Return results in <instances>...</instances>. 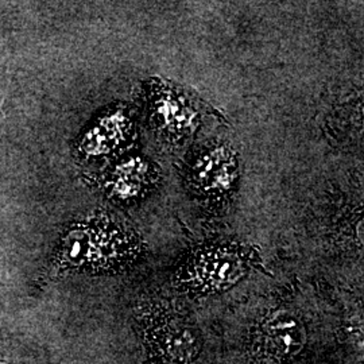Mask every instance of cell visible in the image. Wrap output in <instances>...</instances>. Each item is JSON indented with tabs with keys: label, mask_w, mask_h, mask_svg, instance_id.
<instances>
[{
	"label": "cell",
	"mask_w": 364,
	"mask_h": 364,
	"mask_svg": "<svg viewBox=\"0 0 364 364\" xmlns=\"http://www.w3.org/2000/svg\"><path fill=\"white\" fill-rule=\"evenodd\" d=\"M142 251L139 237L109 215L99 213L70 224L55 250L53 269L103 270L134 259Z\"/></svg>",
	"instance_id": "6da1fadb"
},
{
	"label": "cell",
	"mask_w": 364,
	"mask_h": 364,
	"mask_svg": "<svg viewBox=\"0 0 364 364\" xmlns=\"http://www.w3.org/2000/svg\"><path fill=\"white\" fill-rule=\"evenodd\" d=\"M144 119L162 144L181 147L193 139L203 120V108L169 80L151 77L144 85Z\"/></svg>",
	"instance_id": "7a4b0ae2"
},
{
	"label": "cell",
	"mask_w": 364,
	"mask_h": 364,
	"mask_svg": "<svg viewBox=\"0 0 364 364\" xmlns=\"http://www.w3.org/2000/svg\"><path fill=\"white\" fill-rule=\"evenodd\" d=\"M240 177L237 151L223 139L200 144L186 161V189L208 208H220L234 196Z\"/></svg>",
	"instance_id": "3957f363"
},
{
	"label": "cell",
	"mask_w": 364,
	"mask_h": 364,
	"mask_svg": "<svg viewBox=\"0 0 364 364\" xmlns=\"http://www.w3.org/2000/svg\"><path fill=\"white\" fill-rule=\"evenodd\" d=\"M252 263L254 254L250 248L219 242L196 248L182 263L177 278L191 290L218 293L243 279Z\"/></svg>",
	"instance_id": "277c9868"
},
{
	"label": "cell",
	"mask_w": 364,
	"mask_h": 364,
	"mask_svg": "<svg viewBox=\"0 0 364 364\" xmlns=\"http://www.w3.org/2000/svg\"><path fill=\"white\" fill-rule=\"evenodd\" d=\"M135 132V117L130 108L109 107L82 131L76 147L77 154L84 159H93L122 153L132 144Z\"/></svg>",
	"instance_id": "5b68a950"
},
{
	"label": "cell",
	"mask_w": 364,
	"mask_h": 364,
	"mask_svg": "<svg viewBox=\"0 0 364 364\" xmlns=\"http://www.w3.org/2000/svg\"><path fill=\"white\" fill-rule=\"evenodd\" d=\"M100 188L119 204H132L151 193L159 181V170L144 156H124L102 174Z\"/></svg>",
	"instance_id": "8992f818"
},
{
	"label": "cell",
	"mask_w": 364,
	"mask_h": 364,
	"mask_svg": "<svg viewBox=\"0 0 364 364\" xmlns=\"http://www.w3.org/2000/svg\"><path fill=\"white\" fill-rule=\"evenodd\" d=\"M260 338L266 353L278 360H290L304 350L306 328L297 314L281 309L266 317Z\"/></svg>",
	"instance_id": "52a82bcc"
},
{
	"label": "cell",
	"mask_w": 364,
	"mask_h": 364,
	"mask_svg": "<svg viewBox=\"0 0 364 364\" xmlns=\"http://www.w3.org/2000/svg\"><path fill=\"white\" fill-rule=\"evenodd\" d=\"M156 347L169 364H192L201 352L203 338L195 326L171 323L159 332Z\"/></svg>",
	"instance_id": "ba28073f"
}]
</instances>
